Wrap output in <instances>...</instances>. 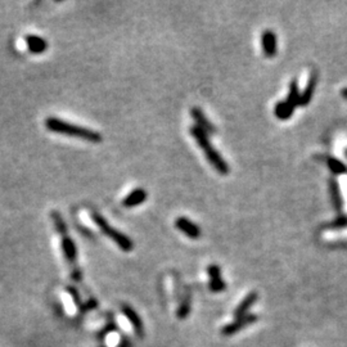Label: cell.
Returning a JSON list of instances; mask_svg holds the SVG:
<instances>
[{
  "label": "cell",
  "instance_id": "cell-4",
  "mask_svg": "<svg viewBox=\"0 0 347 347\" xmlns=\"http://www.w3.org/2000/svg\"><path fill=\"white\" fill-rule=\"evenodd\" d=\"M256 320H257V315H255V314H247V315L243 316V318L235 319L233 323L225 325V327L221 329V334H223V336H233V334L238 333L239 330H242L243 328H245L247 325L255 323Z\"/></svg>",
  "mask_w": 347,
  "mask_h": 347
},
{
  "label": "cell",
  "instance_id": "cell-8",
  "mask_svg": "<svg viewBox=\"0 0 347 347\" xmlns=\"http://www.w3.org/2000/svg\"><path fill=\"white\" fill-rule=\"evenodd\" d=\"M190 116H192L194 121L197 122V126L200 129H202L204 131H206L207 134H215L216 133V127L214 126L211 121L206 117V115L204 113V111L198 107H193L190 110Z\"/></svg>",
  "mask_w": 347,
  "mask_h": 347
},
{
  "label": "cell",
  "instance_id": "cell-1",
  "mask_svg": "<svg viewBox=\"0 0 347 347\" xmlns=\"http://www.w3.org/2000/svg\"><path fill=\"white\" fill-rule=\"evenodd\" d=\"M45 127L53 133L62 134V135L71 136V138L82 139V140L91 141V143H99V141L103 140V136L98 131L71 124L65 120L58 119V117H48L45 120Z\"/></svg>",
  "mask_w": 347,
  "mask_h": 347
},
{
  "label": "cell",
  "instance_id": "cell-15",
  "mask_svg": "<svg viewBox=\"0 0 347 347\" xmlns=\"http://www.w3.org/2000/svg\"><path fill=\"white\" fill-rule=\"evenodd\" d=\"M294 108L292 105L287 102V101H282V102L277 103L275 108H274V115L279 120H288L293 115Z\"/></svg>",
  "mask_w": 347,
  "mask_h": 347
},
{
  "label": "cell",
  "instance_id": "cell-10",
  "mask_svg": "<svg viewBox=\"0 0 347 347\" xmlns=\"http://www.w3.org/2000/svg\"><path fill=\"white\" fill-rule=\"evenodd\" d=\"M147 192H145V189H143V188H136V189H134L133 192L129 193V194L125 197V200L122 201V205H124L125 207H127V209H131V207H136L139 206V205L144 204L145 201H147Z\"/></svg>",
  "mask_w": 347,
  "mask_h": 347
},
{
  "label": "cell",
  "instance_id": "cell-17",
  "mask_svg": "<svg viewBox=\"0 0 347 347\" xmlns=\"http://www.w3.org/2000/svg\"><path fill=\"white\" fill-rule=\"evenodd\" d=\"M300 96H301V93L299 90L297 81L292 80L291 84H289V93H288L287 102L293 106V107H297V106H300Z\"/></svg>",
  "mask_w": 347,
  "mask_h": 347
},
{
  "label": "cell",
  "instance_id": "cell-21",
  "mask_svg": "<svg viewBox=\"0 0 347 347\" xmlns=\"http://www.w3.org/2000/svg\"><path fill=\"white\" fill-rule=\"evenodd\" d=\"M342 96H343L344 99H347V88L342 89Z\"/></svg>",
  "mask_w": 347,
  "mask_h": 347
},
{
  "label": "cell",
  "instance_id": "cell-19",
  "mask_svg": "<svg viewBox=\"0 0 347 347\" xmlns=\"http://www.w3.org/2000/svg\"><path fill=\"white\" fill-rule=\"evenodd\" d=\"M189 311H190V296L189 294H186V296L183 299L181 305L179 306L178 318L179 319H184V318L189 314Z\"/></svg>",
  "mask_w": 347,
  "mask_h": 347
},
{
  "label": "cell",
  "instance_id": "cell-7",
  "mask_svg": "<svg viewBox=\"0 0 347 347\" xmlns=\"http://www.w3.org/2000/svg\"><path fill=\"white\" fill-rule=\"evenodd\" d=\"M207 273H209L210 277V289H211L212 292H215V293L223 292L224 289H225L226 284L225 282L221 279V271L219 265H215V264L210 265L209 269H207Z\"/></svg>",
  "mask_w": 347,
  "mask_h": 347
},
{
  "label": "cell",
  "instance_id": "cell-14",
  "mask_svg": "<svg viewBox=\"0 0 347 347\" xmlns=\"http://www.w3.org/2000/svg\"><path fill=\"white\" fill-rule=\"evenodd\" d=\"M62 250H63V254H65L66 260H67L68 263L74 264L75 261H76V257H77L76 244H75L74 240L71 239V238L66 234L63 235V238H62Z\"/></svg>",
  "mask_w": 347,
  "mask_h": 347
},
{
  "label": "cell",
  "instance_id": "cell-3",
  "mask_svg": "<svg viewBox=\"0 0 347 347\" xmlns=\"http://www.w3.org/2000/svg\"><path fill=\"white\" fill-rule=\"evenodd\" d=\"M91 218H93L94 223L98 225V228L102 230L103 234L107 235L110 239H112L116 244L119 245V249L124 252H130L133 251L134 249V243L133 240L130 239L127 235H125L124 233L119 231L117 229L113 228L112 225H110L107 220L103 218L102 215L98 214V212H93L91 214Z\"/></svg>",
  "mask_w": 347,
  "mask_h": 347
},
{
  "label": "cell",
  "instance_id": "cell-9",
  "mask_svg": "<svg viewBox=\"0 0 347 347\" xmlns=\"http://www.w3.org/2000/svg\"><path fill=\"white\" fill-rule=\"evenodd\" d=\"M26 45L32 54H42L48 49V42L44 37L37 35H27L25 37Z\"/></svg>",
  "mask_w": 347,
  "mask_h": 347
},
{
  "label": "cell",
  "instance_id": "cell-20",
  "mask_svg": "<svg viewBox=\"0 0 347 347\" xmlns=\"http://www.w3.org/2000/svg\"><path fill=\"white\" fill-rule=\"evenodd\" d=\"M328 228L329 229H339V228H344V226H347V216H344V215H341V216H338L337 219H334L333 221L330 224H328Z\"/></svg>",
  "mask_w": 347,
  "mask_h": 347
},
{
  "label": "cell",
  "instance_id": "cell-6",
  "mask_svg": "<svg viewBox=\"0 0 347 347\" xmlns=\"http://www.w3.org/2000/svg\"><path fill=\"white\" fill-rule=\"evenodd\" d=\"M261 48H263L264 56L274 57L277 54L278 51V41H277V35L275 32H273L271 30H266L261 35Z\"/></svg>",
  "mask_w": 347,
  "mask_h": 347
},
{
  "label": "cell",
  "instance_id": "cell-13",
  "mask_svg": "<svg viewBox=\"0 0 347 347\" xmlns=\"http://www.w3.org/2000/svg\"><path fill=\"white\" fill-rule=\"evenodd\" d=\"M122 311H124L125 316L129 319V322L133 324L136 334H138V336H143V322H141V319L139 318L138 314H136V311L127 305L122 306Z\"/></svg>",
  "mask_w": 347,
  "mask_h": 347
},
{
  "label": "cell",
  "instance_id": "cell-18",
  "mask_svg": "<svg viewBox=\"0 0 347 347\" xmlns=\"http://www.w3.org/2000/svg\"><path fill=\"white\" fill-rule=\"evenodd\" d=\"M327 165L329 167V170L336 175H341V174H346L347 172V167L346 165L343 164L342 161H339L338 158L334 157H329L327 160Z\"/></svg>",
  "mask_w": 347,
  "mask_h": 347
},
{
  "label": "cell",
  "instance_id": "cell-16",
  "mask_svg": "<svg viewBox=\"0 0 347 347\" xmlns=\"http://www.w3.org/2000/svg\"><path fill=\"white\" fill-rule=\"evenodd\" d=\"M329 192L332 195V202H333L334 209L338 212L342 211V206H343V201H342V194L341 189H339V185L334 179L329 181Z\"/></svg>",
  "mask_w": 347,
  "mask_h": 347
},
{
  "label": "cell",
  "instance_id": "cell-11",
  "mask_svg": "<svg viewBox=\"0 0 347 347\" xmlns=\"http://www.w3.org/2000/svg\"><path fill=\"white\" fill-rule=\"evenodd\" d=\"M257 301V293L256 292H251L249 293L242 301L239 302V305L237 306V309L234 310V318L235 319H239V318H243V316L247 315L249 310L251 309V306L254 305L255 302Z\"/></svg>",
  "mask_w": 347,
  "mask_h": 347
},
{
  "label": "cell",
  "instance_id": "cell-2",
  "mask_svg": "<svg viewBox=\"0 0 347 347\" xmlns=\"http://www.w3.org/2000/svg\"><path fill=\"white\" fill-rule=\"evenodd\" d=\"M190 134H192L193 138L197 140L198 145L200 148L205 152V156H206L207 161L211 164V166L214 167L215 170L218 172H220L221 175H226L229 172V165L228 162L221 157L220 153L218 151L215 150V147L210 143L209 139V134L206 131H204L202 129L195 125V126L190 127Z\"/></svg>",
  "mask_w": 347,
  "mask_h": 347
},
{
  "label": "cell",
  "instance_id": "cell-5",
  "mask_svg": "<svg viewBox=\"0 0 347 347\" xmlns=\"http://www.w3.org/2000/svg\"><path fill=\"white\" fill-rule=\"evenodd\" d=\"M175 226L178 230L184 233L185 235L190 238V239H198L201 237V229L195 223L190 221L189 219L180 216L175 220Z\"/></svg>",
  "mask_w": 347,
  "mask_h": 347
},
{
  "label": "cell",
  "instance_id": "cell-12",
  "mask_svg": "<svg viewBox=\"0 0 347 347\" xmlns=\"http://www.w3.org/2000/svg\"><path fill=\"white\" fill-rule=\"evenodd\" d=\"M316 82H318V74L316 72H313L311 76L309 77V81L306 84V88L304 89V91L301 93V96H300V106H308L309 102L313 98V94L315 91L316 88Z\"/></svg>",
  "mask_w": 347,
  "mask_h": 347
}]
</instances>
